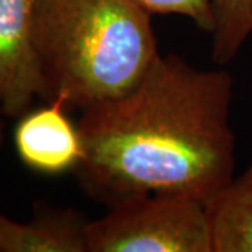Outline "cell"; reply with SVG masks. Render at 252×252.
I'll list each match as a JSON object with an SVG mask.
<instances>
[{
	"mask_svg": "<svg viewBox=\"0 0 252 252\" xmlns=\"http://www.w3.org/2000/svg\"><path fill=\"white\" fill-rule=\"evenodd\" d=\"M233 77L158 55L132 90L80 109L83 190L112 206L142 195L206 205L234 177Z\"/></svg>",
	"mask_w": 252,
	"mask_h": 252,
	"instance_id": "6da1fadb",
	"label": "cell"
},
{
	"mask_svg": "<svg viewBox=\"0 0 252 252\" xmlns=\"http://www.w3.org/2000/svg\"><path fill=\"white\" fill-rule=\"evenodd\" d=\"M152 16L135 0H36L39 98L83 109L132 90L160 55Z\"/></svg>",
	"mask_w": 252,
	"mask_h": 252,
	"instance_id": "7a4b0ae2",
	"label": "cell"
},
{
	"mask_svg": "<svg viewBox=\"0 0 252 252\" xmlns=\"http://www.w3.org/2000/svg\"><path fill=\"white\" fill-rule=\"evenodd\" d=\"M84 228L86 252H212L206 205L177 195L121 200Z\"/></svg>",
	"mask_w": 252,
	"mask_h": 252,
	"instance_id": "3957f363",
	"label": "cell"
},
{
	"mask_svg": "<svg viewBox=\"0 0 252 252\" xmlns=\"http://www.w3.org/2000/svg\"><path fill=\"white\" fill-rule=\"evenodd\" d=\"M36 0H0V108L6 117H21L42 81L32 44Z\"/></svg>",
	"mask_w": 252,
	"mask_h": 252,
	"instance_id": "277c9868",
	"label": "cell"
},
{
	"mask_svg": "<svg viewBox=\"0 0 252 252\" xmlns=\"http://www.w3.org/2000/svg\"><path fill=\"white\" fill-rule=\"evenodd\" d=\"M64 108L55 101L21 115L14 129V144L28 168L56 175L74 171L81 161L84 147L80 130Z\"/></svg>",
	"mask_w": 252,
	"mask_h": 252,
	"instance_id": "5b68a950",
	"label": "cell"
},
{
	"mask_svg": "<svg viewBox=\"0 0 252 252\" xmlns=\"http://www.w3.org/2000/svg\"><path fill=\"white\" fill-rule=\"evenodd\" d=\"M86 224L79 212L46 205L26 223L0 213V252H86Z\"/></svg>",
	"mask_w": 252,
	"mask_h": 252,
	"instance_id": "8992f818",
	"label": "cell"
},
{
	"mask_svg": "<svg viewBox=\"0 0 252 252\" xmlns=\"http://www.w3.org/2000/svg\"><path fill=\"white\" fill-rule=\"evenodd\" d=\"M212 252H252V161L206 203Z\"/></svg>",
	"mask_w": 252,
	"mask_h": 252,
	"instance_id": "52a82bcc",
	"label": "cell"
},
{
	"mask_svg": "<svg viewBox=\"0 0 252 252\" xmlns=\"http://www.w3.org/2000/svg\"><path fill=\"white\" fill-rule=\"evenodd\" d=\"M212 59L231 62L252 35V0H212Z\"/></svg>",
	"mask_w": 252,
	"mask_h": 252,
	"instance_id": "ba28073f",
	"label": "cell"
},
{
	"mask_svg": "<svg viewBox=\"0 0 252 252\" xmlns=\"http://www.w3.org/2000/svg\"><path fill=\"white\" fill-rule=\"evenodd\" d=\"M150 14H177L189 18L210 34L213 27L212 0H135Z\"/></svg>",
	"mask_w": 252,
	"mask_h": 252,
	"instance_id": "9c48e42d",
	"label": "cell"
},
{
	"mask_svg": "<svg viewBox=\"0 0 252 252\" xmlns=\"http://www.w3.org/2000/svg\"><path fill=\"white\" fill-rule=\"evenodd\" d=\"M6 117L4 115V112L1 111V108H0V146H1V143H3V130H4V124H3V118Z\"/></svg>",
	"mask_w": 252,
	"mask_h": 252,
	"instance_id": "30bf717a",
	"label": "cell"
}]
</instances>
